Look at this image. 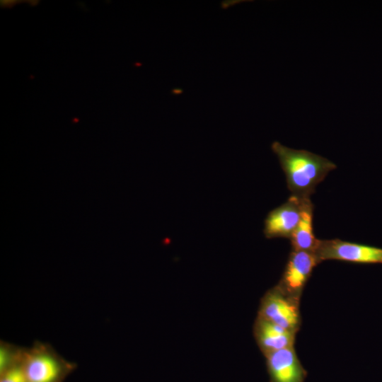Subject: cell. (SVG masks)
Returning a JSON list of instances; mask_svg holds the SVG:
<instances>
[{"label":"cell","instance_id":"6da1fadb","mask_svg":"<svg viewBox=\"0 0 382 382\" xmlns=\"http://www.w3.org/2000/svg\"><path fill=\"white\" fill-rule=\"evenodd\" d=\"M272 151L277 156L291 195L310 198L329 172L337 168L330 160L306 150L291 149L274 141Z\"/></svg>","mask_w":382,"mask_h":382},{"label":"cell","instance_id":"7a4b0ae2","mask_svg":"<svg viewBox=\"0 0 382 382\" xmlns=\"http://www.w3.org/2000/svg\"><path fill=\"white\" fill-rule=\"evenodd\" d=\"M21 364L27 382H63L74 368L49 346L42 344L23 351Z\"/></svg>","mask_w":382,"mask_h":382},{"label":"cell","instance_id":"3957f363","mask_svg":"<svg viewBox=\"0 0 382 382\" xmlns=\"http://www.w3.org/2000/svg\"><path fill=\"white\" fill-rule=\"evenodd\" d=\"M314 253L320 262L333 260L359 264L382 263V248L338 238L319 239Z\"/></svg>","mask_w":382,"mask_h":382},{"label":"cell","instance_id":"277c9868","mask_svg":"<svg viewBox=\"0 0 382 382\" xmlns=\"http://www.w3.org/2000/svg\"><path fill=\"white\" fill-rule=\"evenodd\" d=\"M300 300L284 294L278 286L262 299L259 317L294 333L300 329Z\"/></svg>","mask_w":382,"mask_h":382},{"label":"cell","instance_id":"5b68a950","mask_svg":"<svg viewBox=\"0 0 382 382\" xmlns=\"http://www.w3.org/2000/svg\"><path fill=\"white\" fill-rule=\"evenodd\" d=\"M319 263L313 253L291 250L277 286L286 295L300 300L307 282Z\"/></svg>","mask_w":382,"mask_h":382},{"label":"cell","instance_id":"8992f818","mask_svg":"<svg viewBox=\"0 0 382 382\" xmlns=\"http://www.w3.org/2000/svg\"><path fill=\"white\" fill-rule=\"evenodd\" d=\"M303 199L291 195L286 202L269 212L265 219L266 238L290 239L301 219Z\"/></svg>","mask_w":382,"mask_h":382},{"label":"cell","instance_id":"52a82bcc","mask_svg":"<svg viewBox=\"0 0 382 382\" xmlns=\"http://www.w3.org/2000/svg\"><path fill=\"white\" fill-rule=\"evenodd\" d=\"M267 367L270 382H304L306 371L296 353L294 347L268 353Z\"/></svg>","mask_w":382,"mask_h":382},{"label":"cell","instance_id":"ba28073f","mask_svg":"<svg viewBox=\"0 0 382 382\" xmlns=\"http://www.w3.org/2000/svg\"><path fill=\"white\" fill-rule=\"evenodd\" d=\"M296 333L261 317L255 325V335L264 354L294 347Z\"/></svg>","mask_w":382,"mask_h":382},{"label":"cell","instance_id":"9c48e42d","mask_svg":"<svg viewBox=\"0 0 382 382\" xmlns=\"http://www.w3.org/2000/svg\"><path fill=\"white\" fill-rule=\"evenodd\" d=\"M292 250L315 253L318 241L313 232V204L303 198L299 224L290 238Z\"/></svg>","mask_w":382,"mask_h":382},{"label":"cell","instance_id":"30bf717a","mask_svg":"<svg viewBox=\"0 0 382 382\" xmlns=\"http://www.w3.org/2000/svg\"><path fill=\"white\" fill-rule=\"evenodd\" d=\"M23 350L15 349L10 345L1 344L0 347V374L19 363Z\"/></svg>","mask_w":382,"mask_h":382},{"label":"cell","instance_id":"8fae6325","mask_svg":"<svg viewBox=\"0 0 382 382\" xmlns=\"http://www.w3.org/2000/svg\"><path fill=\"white\" fill-rule=\"evenodd\" d=\"M0 375V382H27L21 361Z\"/></svg>","mask_w":382,"mask_h":382}]
</instances>
